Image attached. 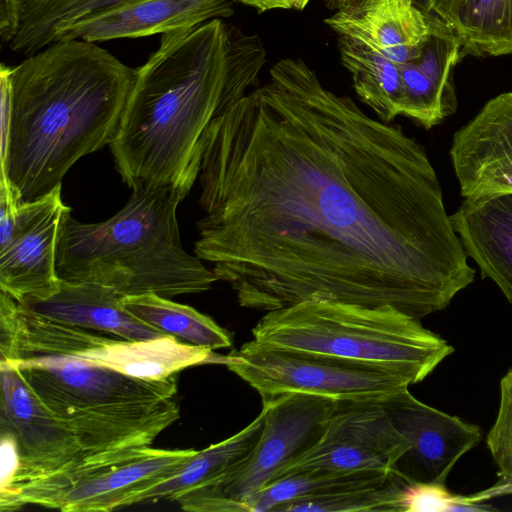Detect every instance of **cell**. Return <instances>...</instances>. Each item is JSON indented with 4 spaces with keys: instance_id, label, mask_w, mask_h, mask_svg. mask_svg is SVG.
Segmentation results:
<instances>
[{
    "instance_id": "obj_1",
    "label": "cell",
    "mask_w": 512,
    "mask_h": 512,
    "mask_svg": "<svg viewBox=\"0 0 512 512\" xmlns=\"http://www.w3.org/2000/svg\"><path fill=\"white\" fill-rule=\"evenodd\" d=\"M199 179L194 251L241 307L315 299L421 319L474 281L425 148L300 58L212 121Z\"/></svg>"
},
{
    "instance_id": "obj_2",
    "label": "cell",
    "mask_w": 512,
    "mask_h": 512,
    "mask_svg": "<svg viewBox=\"0 0 512 512\" xmlns=\"http://www.w3.org/2000/svg\"><path fill=\"white\" fill-rule=\"evenodd\" d=\"M241 98L230 79V26L222 19L162 34L159 48L134 69L109 144L123 182L181 202L199 177L212 121Z\"/></svg>"
},
{
    "instance_id": "obj_3",
    "label": "cell",
    "mask_w": 512,
    "mask_h": 512,
    "mask_svg": "<svg viewBox=\"0 0 512 512\" xmlns=\"http://www.w3.org/2000/svg\"><path fill=\"white\" fill-rule=\"evenodd\" d=\"M134 76L96 43L58 41L11 69L1 172L18 202L44 197L83 156L109 145Z\"/></svg>"
},
{
    "instance_id": "obj_4",
    "label": "cell",
    "mask_w": 512,
    "mask_h": 512,
    "mask_svg": "<svg viewBox=\"0 0 512 512\" xmlns=\"http://www.w3.org/2000/svg\"><path fill=\"white\" fill-rule=\"evenodd\" d=\"M175 197L159 191L133 193L114 216L83 223L64 212L56 270L61 280L91 282L123 297L153 293L165 298L201 293L218 281L182 247Z\"/></svg>"
},
{
    "instance_id": "obj_5",
    "label": "cell",
    "mask_w": 512,
    "mask_h": 512,
    "mask_svg": "<svg viewBox=\"0 0 512 512\" xmlns=\"http://www.w3.org/2000/svg\"><path fill=\"white\" fill-rule=\"evenodd\" d=\"M253 339L272 347L333 355L395 369L424 380L454 348L420 319L392 306L304 300L266 312Z\"/></svg>"
},
{
    "instance_id": "obj_6",
    "label": "cell",
    "mask_w": 512,
    "mask_h": 512,
    "mask_svg": "<svg viewBox=\"0 0 512 512\" xmlns=\"http://www.w3.org/2000/svg\"><path fill=\"white\" fill-rule=\"evenodd\" d=\"M76 436L89 454L142 444L151 414L177 393V377L141 380L74 356L3 361Z\"/></svg>"
},
{
    "instance_id": "obj_7",
    "label": "cell",
    "mask_w": 512,
    "mask_h": 512,
    "mask_svg": "<svg viewBox=\"0 0 512 512\" xmlns=\"http://www.w3.org/2000/svg\"><path fill=\"white\" fill-rule=\"evenodd\" d=\"M265 421L251 453L219 479L178 495L181 509L244 512L243 501L263 489L314 447L323 436L334 399L288 393L262 402Z\"/></svg>"
},
{
    "instance_id": "obj_8",
    "label": "cell",
    "mask_w": 512,
    "mask_h": 512,
    "mask_svg": "<svg viewBox=\"0 0 512 512\" xmlns=\"http://www.w3.org/2000/svg\"><path fill=\"white\" fill-rule=\"evenodd\" d=\"M225 365L254 388L262 402L288 393L333 399L375 396L412 384L405 374L384 365L277 348L254 339L230 353Z\"/></svg>"
},
{
    "instance_id": "obj_9",
    "label": "cell",
    "mask_w": 512,
    "mask_h": 512,
    "mask_svg": "<svg viewBox=\"0 0 512 512\" xmlns=\"http://www.w3.org/2000/svg\"><path fill=\"white\" fill-rule=\"evenodd\" d=\"M382 395L334 399L321 439L277 478L312 470L391 473L409 444L389 417Z\"/></svg>"
},
{
    "instance_id": "obj_10",
    "label": "cell",
    "mask_w": 512,
    "mask_h": 512,
    "mask_svg": "<svg viewBox=\"0 0 512 512\" xmlns=\"http://www.w3.org/2000/svg\"><path fill=\"white\" fill-rule=\"evenodd\" d=\"M67 208L58 185L44 197L19 202L12 216L0 223V291L27 303L59 290L56 251Z\"/></svg>"
},
{
    "instance_id": "obj_11",
    "label": "cell",
    "mask_w": 512,
    "mask_h": 512,
    "mask_svg": "<svg viewBox=\"0 0 512 512\" xmlns=\"http://www.w3.org/2000/svg\"><path fill=\"white\" fill-rule=\"evenodd\" d=\"M0 373V426L14 434L20 455L14 484L0 495L4 500L18 485L74 469L93 455L82 449L75 434L43 405L14 367L0 361Z\"/></svg>"
},
{
    "instance_id": "obj_12",
    "label": "cell",
    "mask_w": 512,
    "mask_h": 512,
    "mask_svg": "<svg viewBox=\"0 0 512 512\" xmlns=\"http://www.w3.org/2000/svg\"><path fill=\"white\" fill-rule=\"evenodd\" d=\"M381 400L409 444L393 469L409 482L445 484L458 460L482 438L479 426L421 402L408 388L383 394Z\"/></svg>"
},
{
    "instance_id": "obj_13",
    "label": "cell",
    "mask_w": 512,
    "mask_h": 512,
    "mask_svg": "<svg viewBox=\"0 0 512 512\" xmlns=\"http://www.w3.org/2000/svg\"><path fill=\"white\" fill-rule=\"evenodd\" d=\"M449 154L464 198L512 193V91L457 130Z\"/></svg>"
},
{
    "instance_id": "obj_14",
    "label": "cell",
    "mask_w": 512,
    "mask_h": 512,
    "mask_svg": "<svg viewBox=\"0 0 512 512\" xmlns=\"http://www.w3.org/2000/svg\"><path fill=\"white\" fill-rule=\"evenodd\" d=\"M430 30L421 54L398 64L402 86L401 116L426 130L441 124L458 107L453 73L462 60L461 42L439 17L428 14Z\"/></svg>"
},
{
    "instance_id": "obj_15",
    "label": "cell",
    "mask_w": 512,
    "mask_h": 512,
    "mask_svg": "<svg viewBox=\"0 0 512 512\" xmlns=\"http://www.w3.org/2000/svg\"><path fill=\"white\" fill-rule=\"evenodd\" d=\"M196 450L148 446L137 456L78 478L53 501L63 512H109L127 507L135 494L163 481Z\"/></svg>"
},
{
    "instance_id": "obj_16",
    "label": "cell",
    "mask_w": 512,
    "mask_h": 512,
    "mask_svg": "<svg viewBox=\"0 0 512 512\" xmlns=\"http://www.w3.org/2000/svg\"><path fill=\"white\" fill-rule=\"evenodd\" d=\"M235 0H138L84 20L62 33L58 41L103 42L192 28L233 15Z\"/></svg>"
},
{
    "instance_id": "obj_17",
    "label": "cell",
    "mask_w": 512,
    "mask_h": 512,
    "mask_svg": "<svg viewBox=\"0 0 512 512\" xmlns=\"http://www.w3.org/2000/svg\"><path fill=\"white\" fill-rule=\"evenodd\" d=\"M325 23L398 64L421 54L430 30L428 14L414 0H364L336 10Z\"/></svg>"
},
{
    "instance_id": "obj_18",
    "label": "cell",
    "mask_w": 512,
    "mask_h": 512,
    "mask_svg": "<svg viewBox=\"0 0 512 512\" xmlns=\"http://www.w3.org/2000/svg\"><path fill=\"white\" fill-rule=\"evenodd\" d=\"M450 218L482 278L512 304V193L464 198Z\"/></svg>"
},
{
    "instance_id": "obj_19",
    "label": "cell",
    "mask_w": 512,
    "mask_h": 512,
    "mask_svg": "<svg viewBox=\"0 0 512 512\" xmlns=\"http://www.w3.org/2000/svg\"><path fill=\"white\" fill-rule=\"evenodd\" d=\"M116 339L37 314L0 291V361L77 356Z\"/></svg>"
},
{
    "instance_id": "obj_20",
    "label": "cell",
    "mask_w": 512,
    "mask_h": 512,
    "mask_svg": "<svg viewBox=\"0 0 512 512\" xmlns=\"http://www.w3.org/2000/svg\"><path fill=\"white\" fill-rule=\"evenodd\" d=\"M138 0H0V36L12 51L31 56L89 18Z\"/></svg>"
},
{
    "instance_id": "obj_21",
    "label": "cell",
    "mask_w": 512,
    "mask_h": 512,
    "mask_svg": "<svg viewBox=\"0 0 512 512\" xmlns=\"http://www.w3.org/2000/svg\"><path fill=\"white\" fill-rule=\"evenodd\" d=\"M122 299V295L100 284L61 280L59 290L51 297L20 304L50 319L120 339L136 341L165 336L131 315L123 307Z\"/></svg>"
},
{
    "instance_id": "obj_22",
    "label": "cell",
    "mask_w": 512,
    "mask_h": 512,
    "mask_svg": "<svg viewBox=\"0 0 512 512\" xmlns=\"http://www.w3.org/2000/svg\"><path fill=\"white\" fill-rule=\"evenodd\" d=\"M74 357L141 380H163L190 366L225 364L227 359L209 348L189 345L169 335L136 341L116 339Z\"/></svg>"
},
{
    "instance_id": "obj_23",
    "label": "cell",
    "mask_w": 512,
    "mask_h": 512,
    "mask_svg": "<svg viewBox=\"0 0 512 512\" xmlns=\"http://www.w3.org/2000/svg\"><path fill=\"white\" fill-rule=\"evenodd\" d=\"M265 421V410L231 437L196 453L163 481L135 494L127 506L161 499L174 501L193 488L211 483L240 464L257 444Z\"/></svg>"
},
{
    "instance_id": "obj_24",
    "label": "cell",
    "mask_w": 512,
    "mask_h": 512,
    "mask_svg": "<svg viewBox=\"0 0 512 512\" xmlns=\"http://www.w3.org/2000/svg\"><path fill=\"white\" fill-rule=\"evenodd\" d=\"M343 66L362 102L385 123L401 116L402 86L398 63L347 37L339 36Z\"/></svg>"
},
{
    "instance_id": "obj_25",
    "label": "cell",
    "mask_w": 512,
    "mask_h": 512,
    "mask_svg": "<svg viewBox=\"0 0 512 512\" xmlns=\"http://www.w3.org/2000/svg\"><path fill=\"white\" fill-rule=\"evenodd\" d=\"M122 305L140 322L186 344L211 350L232 345L230 333L212 318L170 298L153 293L126 296Z\"/></svg>"
},
{
    "instance_id": "obj_26",
    "label": "cell",
    "mask_w": 512,
    "mask_h": 512,
    "mask_svg": "<svg viewBox=\"0 0 512 512\" xmlns=\"http://www.w3.org/2000/svg\"><path fill=\"white\" fill-rule=\"evenodd\" d=\"M392 472L312 470L291 473L273 480L242 504L244 512L274 511L278 506L297 499L317 498L381 485Z\"/></svg>"
},
{
    "instance_id": "obj_27",
    "label": "cell",
    "mask_w": 512,
    "mask_h": 512,
    "mask_svg": "<svg viewBox=\"0 0 512 512\" xmlns=\"http://www.w3.org/2000/svg\"><path fill=\"white\" fill-rule=\"evenodd\" d=\"M461 42V55L512 54V0H459L446 22Z\"/></svg>"
},
{
    "instance_id": "obj_28",
    "label": "cell",
    "mask_w": 512,
    "mask_h": 512,
    "mask_svg": "<svg viewBox=\"0 0 512 512\" xmlns=\"http://www.w3.org/2000/svg\"><path fill=\"white\" fill-rule=\"evenodd\" d=\"M409 482L394 471L377 486L353 489L327 496L297 499L278 506L275 512H400V495Z\"/></svg>"
},
{
    "instance_id": "obj_29",
    "label": "cell",
    "mask_w": 512,
    "mask_h": 512,
    "mask_svg": "<svg viewBox=\"0 0 512 512\" xmlns=\"http://www.w3.org/2000/svg\"><path fill=\"white\" fill-rule=\"evenodd\" d=\"M486 444L498 468V482L478 496H468L473 501L512 494V368L500 381L499 409Z\"/></svg>"
},
{
    "instance_id": "obj_30",
    "label": "cell",
    "mask_w": 512,
    "mask_h": 512,
    "mask_svg": "<svg viewBox=\"0 0 512 512\" xmlns=\"http://www.w3.org/2000/svg\"><path fill=\"white\" fill-rule=\"evenodd\" d=\"M460 498L442 483L407 482L400 495V512H454Z\"/></svg>"
},
{
    "instance_id": "obj_31",
    "label": "cell",
    "mask_w": 512,
    "mask_h": 512,
    "mask_svg": "<svg viewBox=\"0 0 512 512\" xmlns=\"http://www.w3.org/2000/svg\"><path fill=\"white\" fill-rule=\"evenodd\" d=\"M1 433V477L0 495L6 493L14 484L20 469V455L14 434L0 426Z\"/></svg>"
},
{
    "instance_id": "obj_32",
    "label": "cell",
    "mask_w": 512,
    "mask_h": 512,
    "mask_svg": "<svg viewBox=\"0 0 512 512\" xmlns=\"http://www.w3.org/2000/svg\"><path fill=\"white\" fill-rule=\"evenodd\" d=\"M459 0H414L426 14H432L447 22Z\"/></svg>"
},
{
    "instance_id": "obj_33",
    "label": "cell",
    "mask_w": 512,
    "mask_h": 512,
    "mask_svg": "<svg viewBox=\"0 0 512 512\" xmlns=\"http://www.w3.org/2000/svg\"><path fill=\"white\" fill-rule=\"evenodd\" d=\"M247 6H250L259 12H265L274 9L292 8L291 0H235Z\"/></svg>"
},
{
    "instance_id": "obj_34",
    "label": "cell",
    "mask_w": 512,
    "mask_h": 512,
    "mask_svg": "<svg viewBox=\"0 0 512 512\" xmlns=\"http://www.w3.org/2000/svg\"><path fill=\"white\" fill-rule=\"evenodd\" d=\"M325 1H326V5L330 9L339 10L346 6H351V5L361 3L364 0H325Z\"/></svg>"
},
{
    "instance_id": "obj_35",
    "label": "cell",
    "mask_w": 512,
    "mask_h": 512,
    "mask_svg": "<svg viewBox=\"0 0 512 512\" xmlns=\"http://www.w3.org/2000/svg\"><path fill=\"white\" fill-rule=\"evenodd\" d=\"M310 0H291L292 8L302 10L308 4Z\"/></svg>"
}]
</instances>
